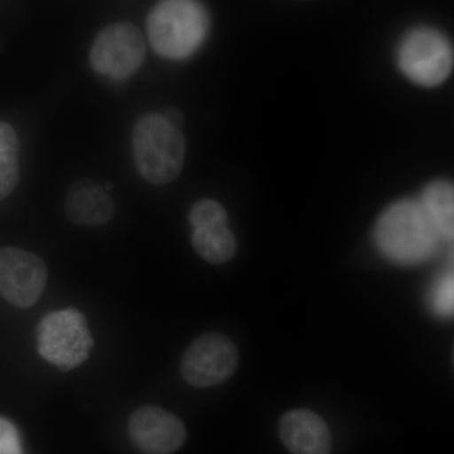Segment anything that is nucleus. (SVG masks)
Wrapping results in <instances>:
<instances>
[{"mask_svg":"<svg viewBox=\"0 0 454 454\" xmlns=\"http://www.w3.org/2000/svg\"><path fill=\"white\" fill-rule=\"evenodd\" d=\"M432 303L441 315H450L453 310V276L442 278L434 286Z\"/></svg>","mask_w":454,"mask_h":454,"instance_id":"nucleus-16","label":"nucleus"},{"mask_svg":"<svg viewBox=\"0 0 454 454\" xmlns=\"http://www.w3.org/2000/svg\"><path fill=\"white\" fill-rule=\"evenodd\" d=\"M145 42L142 32L130 22H116L98 33L90 51L95 73L113 79H127L143 65Z\"/></svg>","mask_w":454,"mask_h":454,"instance_id":"nucleus-6","label":"nucleus"},{"mask_svg":"<svg viewBox=\"0 0 454 454\" xmlns=\"http://www.w3.org/2000/svg\"><path fill=\"white\" fill-rule=\"evenodd\" d=\"M437 227L422 203L402 201L382 215L376 239L382 252L399 262H418L429 258L438 247Z\"/></svg>","mask_w":454,"mask_h":454,"instance_id":"nucleus-1","label":"nucleus"},{"mask_svg":"<svg viewBox=\"0 0 454 454\" xmlns=\"http://www.w3.org/2000/svg\"><path fill=\"white\" fill-rule=\"evenodd\" d=\"M188 221L193 229L221 225L227 223V214L223 205L215 200H201L191 207Z\"/></svg>","mask_w":454,"mask_h":454,"instance_id":"nucleus-15","label":"nucleus"},{"mask_svg":"<svg viewBox=\"0 0 454 454\" xmlns=\"http://www.w3.org/2000/svg\"><path fill=\"white\" fill-rule=\"evenodd\" d=\"M193 249L211 264H223L234 258L236 239L227 223L197 227L191 236Z\"/></svg>","mask_w":454,"mask_h":454,"instance_id":"nucleus-12","label":"nucleus"},{"mask_svg":"<svg viewBox=\"0 0 454 454\" xmlns=\"http://www.w3.org/2000/svg\"><path fill=\"white\" fill-rule=\"evenodd\" d=\"M238 365L235 343L223 334L208 333L188 346L182 357L181 373L188 384L203 389L229 380Z\"/></svg>","mask_w":454,"mask_h":454,"instance_id":"nucleus-7","label":"nucleus"},{"mask_svg":"<svg viewBox=\"0 0 454 454\" xmlns=\"http://www.w3.org/2000/svg\"><path fill=\"white\" fill-rule=\"evenodd\" d=\"M46 264L33 253L18 247L0 249V295L12 306L29 309L46 288Z\"/></svg>","mask_w":454,"mask_h":454,"instance_id":"nucleus-8","label":"nucleus"},{"mask_svg":"<svg viewBox=\"0 0 454 454\" xmlns=\"http://www.w3.org/2000/svg\"><path fill=\"white\" fill-rule=\"evenodd\" d=\"M0 454H23L20 433L13 423L0 417Z\"/></svg>","mask_w":454,"mask_h":454,"instance_id":"nucleus-17","label":"nucleus"},{"mask_svg":"<svg viewBox=\"0 0 454 454\" xmlns=\"http://www.w3.org/2000/svg\"><path fill=\"white\" fill-rule=\"evenodd\" d=\"M94 348L88 319L79 309L55 310L41 319L37 327L40 356L61 372L82 365Z\"/></svg>","mask_w":454,"mask_h":454,"instance_id":"nucleus-4","label":"nucleus"},{"mask_svg":"<svg viewBox=\"0 0 454 454\" xmlns=\"http://www.w3.org/2000/svg\"><path fill=\"white\" fill-rule=\"evenodd\" d=\"M207 29V13L197 0H160L148 17L149 41L155 52L166 59L192 55Z\"/></svg>","mask_w":454,"mask_h":454,"instance_id":"nucleus-3","label":"nucleus"},{"mask_svg":"<svg viewBox=\"0 0 454 454\" xmlns=\"http://www.w3.org/2000/svg\"><path fill=\"white\" fill-rule=\"evenodd\" d=\"M114 211L115 205L112 197L94 179H79L66 193V216L76 225H104L112 220Z\"/></svg>","mask_w":454,"mask_h":454,"instance_id":"nucleus-11","label":"nucleus"},{"mask_svg":"<svg viewBox=\"0 0 454 454\" xmlns=\"http://www.w3.org/2000/svg\"><path fill=\"white\" fill-rule=\"evenodd\" d=\"M184 138L163 115L148 114L133 130V157L137 169L149 184H167L184 168Z\"/></svg>","mask_w":454,"mask_h":454,"instance_id":"nucleus-2","label":"nucleus"},{"mask_svg":"<svg viewBox=\"0 0 454 454\" xmlns=\"http://www.w3.org/2000/svg\"><path fill=\"white\" fill-rule=\"evenodd\" d=\"M399 66L414 82L437 86L452 71V47L447 38L434 29H414L400 44Z\"/></svg>","mask_w":454,"mask_h":454,"instance_id":"nucleus-5","label":"nucleus"},{"mask_svg":"<svg viewBox=\"0 0 454 454\" xmlns=\"http://www.w3.org/2000/svg\"><path fill=\"white\" fill-rule=\"evenodd\" d=\"M442 238H453V187L447 182H434L424 191L420 202Z\"/></svg>","mask_w":454,"mask_h":454,"instance_id":"nucleus-13","label":"nucleus"},{"mask_svg":"<svg viewBox=\"0 0 454 454\" xmlns=\"http://www.w3.org/2000/svg\"><path fill=\"white\" fill-rule=\"evenodd\" d=\"M163 118L166 119L167 121L169 122L173 127L177 128L181 127L184 124V115L179 112L178 109H169L167 110L166 114H164Z\"/></svg>","mask_w":454,"mask_h":454,"instance_id":"nucleus-18","label":"nucleus"},{"mask_svg":"<svg viewBox=\"0 0 454 454\" xmlns=\"http://www.w3.org/2000/svg\"><path fill=\"white\" fill-rule=\"evenodd\" d=\"M20 182V140L11 124L0 121V201L7 199Z\"/></svg>","mask_w":454,"mask_h":454,"instance_id":"nucleus-14","label":"nucleus"},{"mask_svg":"<svg viewBox=\"0 0 454 454\" xmlns=\"http://www.w3.org/2000/svg\"><path fill=\"white\" fill-rule=\"evenodd\" d=\"M128 430L145 454H172L186 442V427L175 414L155 405L140 406L130 415Z\"/></svg>","mask_w":454,"mask_h":454,"instance_id":"nucleus-9","label":"nucleus"},{"mask_svg":"<svg viewBox=\"0 0 454 454\" xmlns=\"http://www.w3.org/2000/svg\"><path fill=\"white\" fill-rule=\"evenodd\" d=\"M284 446L293 454H330L333 438L327 424L318 414L295 409L284 414L279 423Z\"/></svg>","mask_w":454,"mask_h":454,"instance_id":"nucleus-10","label":"nucleus"}]
</instances>
